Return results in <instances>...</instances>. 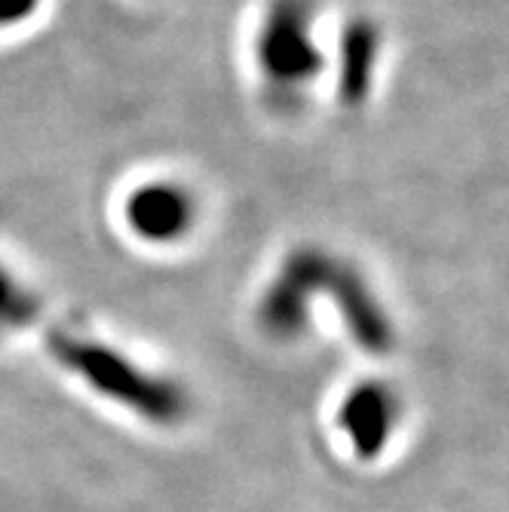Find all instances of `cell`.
<instances>
[{"instance_id":"cell-3","label":"cell","mask_w":509,"mask_h":512,"mask_svg":"<svg viewBox=\"0 0 509 512\" xmlns=\"http://www.w3.org/2000/svg\"><path fill=\"white\" fill-rule=\"evenodd\" d=\"M126 224L148 243H172L194 224V197L175 181H148L126 197Z\"/></svg>"},{"instance_id":"cell-2","label":"cell","mask_w":509,"mask_h":512,"mask_svg":"<svg viewBox=\"0 0 509 512\" xmlns=\"http://www.w3.org/2000/svg\"><path fill=\"white\" fill-rule=\"evenodd\" d=\"M59 359H65L71 368L80 371L83 378H89L105 393H114L117 399L145 405V408L157 411L160 417L169 411V393L163 387H157L154 381H148L142 371L132 368L123 356H117L108 347H99L92 341H74V338L62 335Z\"/></svg>"},{"instance_id":"cell-1","label":"cell","mask_w":509,"mask_h":512,"mask_svg":"<svg viewBox=\"0 0 509 512\" xmlns=\"http://www.w3.org/2000/svg\"><path fill=\"white\" fill-rule=\"evenodd\" d=\"M255 56L273 89H292L316 74L319 56L313 50L310 19L301 0H273L255 43Z\"/></svg>"},{"instance_id":"cell-5","label":"cell","mask_w":509,"mask_h":512,"mask_svg":"<svg viewBox=\"0 0 509 512\" xmlns=\"http://www.w3.org/2000/svg\"><path fill=\"white\" fill-rule=\"evenodd\" d=\"M34 313V301L22 292L16 279L0 270V325H22Z\"/></svg>"},{"instance_id":"cell-4","label":"cell","mask_w":509,"mask_h":512,"mask_svg":"<svg viewBox=\"0 0 509 512\" xmlns=\"http://www.w3.org/2000/svg\"><path fill=\"white\" fill-rule=\"evenodd\" d=\"M393 417H396L393 396L381 384H362L344 402L341 424L362 457H375L387 445Z\"/></svg>"},{"instance_id":"cell-6","label":"cell","mask_w":509,"mask_h":512,"mask_svg":"<svg viewBox=\"0 0 509 512\" xmlns=\"http://www.w3.org/2000/svg\"><path fill=\"white\" fill-rule=\"evenodd\" d=\"M37 10V0H0V28L25 22Z\"/></svg>"}]
</instances>
